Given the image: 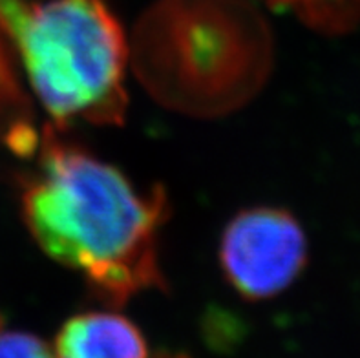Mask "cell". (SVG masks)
<instances>
[{
    "instance_id": "cell-3",
    "label": "cell",
    "mask_w": 360,
    "mask_h": 358,
    "mask_svg": "<svg viewBox=\"0 0 360 358\" xmlns=\"http://www.w3.org/2000/svg\"><path fill=\"white\" fill-rule=\"evenodd\" d=\"M0 23L55 121L123 122L128 44L105 0H0Z\"/></svg>"
},
{
    "instance_id": "cell-7",
    "label": "cell",
    "mask_w": 360,
    "mask_h": 358,
    "mask_svg": "<svg viewBox=\"0 0 360 358\" xmlns=\"http://www.w3.org/2000/svg\"><path fill=\"white\" fill-rule=\"evenodd\" d=\"M0 358H55V354L35 335L0 329Z\"/></svg>"
},
{
    "instance_id": "cell-1",
    "label": "cell",
    "mask_w": 360,
    "mask_h": 358,
    "mask_svg": "<svg viewBox=\"0 0 360 358\" xmlns=\"http://www.w3.org/2000/svg\"><path fill=\"white\" fill-rule=\"evenodd\" d=\"M22 214L39 247L108 304L163 286L158 236L167 198L160 186L143 191L114 165L46 134Z\"/></svg>"
},
{
    "instance_id": "cell-6",
    "label": "cell",
    "mask_w": 360,
    "mask_h": 358,
    "mask_svg": "<svg viewBox=\"0 0 360 358\" xmlns=\"http://www.w3.org/2000/svg\"><path fill=\"white\" fill-rule=\"evenodd\" d=\"M324 32H347L360 20V0H271Z\"/></svg>"
},
{
    "instance_id": "cell-5",
    "label": "cell",
    "mask_w": 360,
    "mask_h": 358,
    "mask_svg": "<svg viewBox=\"0 0 360 358\" xmlns=\"http://www.w3.org/2000/svg\"><path fill=\"white\" fill-rule=\"evenodd\" d=\"M55 358H148V350L130 320L91 311L70 318L60 327Z\"/></svg>"
},
{
    "instance_id": "cell-2",
    "label": "cell",
    "mask_w": 360,
    "mask_h": 358,
    "mask_svg": "<svg viewBox=\"0 0 360 358\" xmlns=\"http://www.w3.org/2000/svg\"><path fill=\"white\" fill-rule=\"evenodd\" d=\"M134 55L158 99L219 114L258 90L269 68V35L245 0H160L137 27Z\"/></svg>"
},
{
    "instance_id": "cell-4",
    "label": "cell",
    "mask_w": 360,
    "mask_h": 358,
    "mask_svg": "<svg viewBox=\"0 0 360 358\" xmlns=\"http://www.w3.org/2000/svg\"><path fill=\"white\" fill-rule=\"evenodd\" d=\"M307 240L300 223L278 207H252L231 219L219 241V265L247 300L280 295L300 276Z\"/></svg>"
}]
</instances>
